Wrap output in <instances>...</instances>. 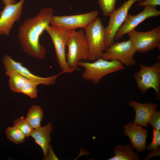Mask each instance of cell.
I'll list each match as a JSON object with an SVG mask.
<instances>
[{
  "instance_id": "cell-1",
  "label": "cell",
  "mask_w": 160,
  "mask_h": 160,
  "mask_svg": "<svg viewBox=\"0 0 160 160\" xmlns=\"http://www.w3.org/2000/svg\"><path fill=\"white\" fill-rule=\"evenodd\" d=\"M54 15L52 7L41 9L35 16L25 20L19 27L17 38L24 51L29 55L44 59L46 50L40 42V38L50 25Z\"/></svg>"
},
{
  "instance_id": "cell-2",
  "label": "cell",
  "mask_w": 160,
  "mask_h": 160,
  "mask_svg": "<svg viewBox=\"0 0 160 160\" xmlns=\"http://www.w3.org/2000/svg\"><path fill=\"white\" fill-rule=\"evenodd\" d=\"M66 46L67 63L73 71L78 69L79 61L89 60V49L84 29L71 30L68 36Z\"/></svg>"
},
{
  "instance_id": "cell-3",
  "label": "cell",
  "mask_w": 160,
  "mask_h": 160,
  "mask_svg": "<svg viewBox=\"0 0 160 160\" xmlns=\"http://www.w3.org/2000/svg\"><path fill=\"white\" fill-rule=\"evenodd\" d=\"M78 65L84 68L81 74L82 78L95 84H99L105 76L125 68L124 65L118 61L107 60L101 57L92 62L80 61Z\"/></svg>"
},
{
  "instance_id": "cell-4",
  "label": "cell",
  "mask_w": 160,
  "mask_h": 160,
  "mask_svg": "<svg viewBox=\"0 0 160 160\" xmlns=\"http://www.w3.org/2000/svg\"><path fill=\"white\" fill-rule=\"evenodd\" d=\"M85 31L89 60L94 61L101 57L106 48L105 28L100 18L97 17Z\"/></svg>"
},
{
  "instance_id": "cell-5",
  "label": "cell",
  "mask_w": 160,
  "mask_h": 160,
  "mask_svg": "<svg viewBox=\"0 0 160 160\" xmlns=\"http://www.w3.org/2000/svg\"><path fill=\"white\" fill-rule=\"evenodd\" d=\"M140 69L135 73L134 77L139 89L142 94L145 93L150 88L155 91V100L160 98V61H158L152 65L146 66L139 64Z\"/></svg>"
},
{
  "instance_id": "cell-6",
  "label": "cell",
  "mask_w": 160,
  "mask_h": 160,
  "mask_svg": "<svg viewBox=\"0 0 160 160\" xmlns=\"http://www.w3.org/2000/svg\"><path fill=\"white\" fill-rule=\"evenodd\" d=\"M137 52L134 45L129 39L127 41L114 43L106 48L101 58L117 61L127 66H133L136 64L134 56Z\"/></svg>"
},
{
  "instance_id": "cell-7",
  "label": "cell",
  "mask_w": 160,
  "mask_h": 160,
  "mask_svg": "<svg viewBox=\"0 0 160 160\" xmlns=\"http://www.w3.org/2000/svg\"><path fill=\"white\" fill-rule=\"evenodd\" d=\"M70 30L51 25L48 26L45 30L52 41L57 61L62 73L73 72L67 64L65 50L67 40Z\"/></svg>"
},
{
  "instance_id": "cell-8",
  "label": "cell",
  "mask_w": 160,
  "mask_h": 160,
  "mask_svg": "<svg viewBox=\"0 0 160 160\" xmlns=\"http://www.w3.org/2000/svg\"><path fill=\"white\" fill-rule=\"evenodd\" d=\"M98 15V11L93 10L78 15H53L50 25L69 30H75L77 28H82L85 30L97 17Z\"/></svg>"
},
{
  "instance_id": "cell-9",
  "label": "cell",
  "mask_w": 160,
  "mask_h": 160,
  "mask_svg": "<svg viewBox=\"0 0 160 160\" xmlns=\"http://www.w3.org/2000/svg\"><path fill=\"white\" fill-rule=\"evenodd\" d=\"M137 52L145 53L157 47L160 49V26L147 32L134 30L127 33Z\"/></svg>"
},
{
  "instance_id": "cell-10",
  "label": "cell",
  "mask_w": 160,
  "mask_h": 160,
  "mask_svg": "<svg viewBox=\"0 0 160 160\" xmlns=\"http://www.w3.org/2000/svg\"><path fill=\"white\" fill-rule=\"evenodd\" d=\"M144 0H127L109 16L108 26L105 28L106 48L114 43L116 34L122 25L128 14L129 10L135 2Z\"/></svg>"
},
{
  "instance_id": "cell-11",
  "label": "cell",
  "mask_w": 160,
  "mask_h": 160,
  "mask_svg": "<svg viewBox=\"0 0 160 160\" xmlns=\"http://www.w3.org/2000/svg\"><path fill=\"white\" fill-rule=\"evenodd\" d=\"M160 15V11L156 7L152 6L145 7L143 10L136 15L128 14L124 23L117 31L114 40H119L124 35L135 30L138 25L147 19Z\"/></svg>"
},
{
  "instance_id": "cell-12",
  "label": "cell",
  "mask_w": 160,
  "mask_h": 160,
  "mask_svg": "<svg viewBox=\"0 0 160 160\" xmlns=\"http://www.w3.org/2000/svg\"><path fill=\"white\" fill-rule=\"evenodd\" d=\"M2 61L6 71L17 72L28 79L36 81L40 84L46 86L52 85L55 84L58 77L62 74L61 72L48 77H41L34 74L23 66L21 63L14 60L9 55H5Z\"/></svg>"
},
{
  "instance_id": "cell-13",
  "label": "cell",
  "mask_w": 160,
  "mask_h": 160,
  "mask_svg": "<svg viewBox=\"0 0 160 160\" xmlns=\"http://www.w3.org/2000/svg\"><path fill=\"white\" fill-rule=\"evenodd\" d=\"M25 0L4 5L0 12V35L9 36L14 23L20 18Z\"/></svg>"
},
{
  "instance_id": "cell-14",
  "label": "cell",
  "mask_w": 160,
  "mask_h": 160,
  "mask_svg": "<svg viewBox=\"0 0 160 160\" xmlns=\"http://www.w3.org/2000/svg\"><path fill=\"white\" fill-rule=\"evenodd\" d=\"M124 133L129 138L131 145L137 152H143L146 149V140L148 131L142 126L128 122L124 126Z\"/></svg>"
},
{
  "instance_id": "cell-15",
  "label": "cell",
  "mask_w": 160,
  "mask_h": 160,
  "mask_svg": "<svg viewBox=\"0 0 160 160\" xmlns=\"http://www.w3.org/2000/svg\"><path fill=\"white\" fill-rule=\"evenodd\" d=\"M128 105L134 108L135 112L133 123L147 127V124L151 116L158 105V104L152 103L143 104L133 100L129 101Z\"/></svg>"
},
{
  "instance_id": "cell-16",
  "label": "cell",
  "mask_w": 160,
  "mask_h": 160,
  "mask_svg": "<svg viewBox=\"0 0 160 160\" xmlns=\"http://www.w3.org/2000/svg\"><path fill=\"white\" fill-rule=\"evenodd\" d=\"M53 130L52 124L49 122L44 127L41 126L34 129L30 135L41 148L45 157L47 155L51 140L50 134Z\"/></svg>"
},
{
  "instance_id": "cell-17",
  "label": "cell",
  "mask_w": 160,
  "mask_h": 160,
  "mask_svg": "<svg viewBox=\"0 0 160 160\" xmlns=\"http://www.w3.org/2000/svg\"><path fill=\"white\" fill-rule=\"evenodd\" d=\"M133 148L131 144L116 145L114 147V156L108 160H139L138 153L134 152Z\"/></svg>"
},
{
  "instance_id": "cell-18",
  "label": "cell",
  "mask_w": 160,
  "mask_h": 160,
  "mask_svg": "<svg viewBox=\"0 0 160 160\" xmlns=\"http://www.w3.org/2000/svg\"><path fill=\"white\" fill-rule=\"evenodd\" d=\"M43 116L41 107L37 105H33L28 110L25 119L30 126L34 129L41 126Z\"/></svg>"
},
{
  "instance_id": "cell-19",
  "label": "cell",
  "mask_w": 160,
  "mask_h": 160,
  "mask_svg": "<svg viewBox=\"0 0 160 160\" xmlns=\"http://www.w3.org/2000/svg\"><path fill=\"white\" fill-rule=\"evenodd\" d=\"M5 75L9 77V86L13 92L20 93V90L28 79L15 72L6 71Z\"/></svg>"
},
{
  "instance_id": "cell-20",
  "label": "cell",
  "mask_w": 160,
  "mask_h": 160,
  "mask_svg": "<svg viewBox=\"0 0 160 160\" xmlns=\"http://www.w3.org/2000/svg\"><path fill=\"white\" fill-rule=\"evenodd\" d=\"M5 132L7 138L16 144L23 143L26 138L23 133L15 126L7 127Z\"/></svg>"
},
{
  "instance_id": "cell-21",
  "label": "cell",
  "mask_w": 160,
  "mask_h": 160,
  "mask_svg": "<svg viewBox=\"0 0 160 160\" xmlns=\"http://www.w3.org/2000/svg\"><path fill=\"white\" fill-rule=\"evenodd\" d=\"M40 84L38 82L28 79L21 87L20 93H23L33 99L37 97V87Z\"/></svg>"
},
{
  "instance_id": "cell-22",
  "label": "cell",
  "mask_w": 160,
  "mask_h": 160,
  "mask_svg": "<svg viewBox=\"0 0 160 160\" xmlns=\"http://www.w3.org/2000/svg\"><path fill=\"white\" fill-rule=\"evenodd\" d=\"M13 125L18 128L25 135L26 138L30 136L31 132L34 129L30 126L24 117L23 116L14 120L13 123Z\"/></svg>"
},
{
  "instance_id": "cell-23",
  "label": "cell",
  "mask_w": 160,
  "mask_h": 160,
  "mask_svg": "<svg viewBox=\"0 0 160 160\" xmlns=\"http://www.w3.org/2000/svg\"><path fill=\"white\" fill-rule=\"evenodd\" d=\"M116 0H98V3L104 16H110L115 10Z\"/></svg>"
},
{
  "instance_id": "cell-24",
  "label": "cell",
  "mask_w": 160,
  "mask_h": 160,
  "mask_svg": "<svg viewBox=\"0 0 160 160\" xmlns=\"http://www.w3.org/2000/svg\"><path fill=\"white\" fill-rule=\"evenodd\" d=\"M160 145V132L153 128V137L151 143L146 148L149 151H152L159 147Z\"/></svg>"
},
{
  "instance_id": "cell-25",
  "label": "cell",
  "mask_w": 160,
  "mask_h": 160,
  "mask_svg": "<svg viewBox=\"0 0 160 160\" xmlns=\"http://www.w3.org/2000/svg\"><path fill=\"white\" fill-rule=\"evenodd\" d=\"M151 125L157 130L160 129V111L156 109L151 116L148 122Z\"/></svg>"
},
{
  "instance_id": "cell-26",
  "label": "cell",
  "mask_w": 160,
  "mask_h": 160,
  "mask_svg": "<svg viewBox=\"0 0 160 160\" xmlns=\"http://www.w3.org/2000/svg\"><path fill=\"white\" fill-rule=\"evenodd\" d=\"M160 5V0H144L140 2L137 6L138 7H145L148 6L156 7Z\"/></svg>"
},
{
  "instance_id": "cell-27",
  "label": "cell",
  "mask_w": 160,
  "mask_h": 160,
  "mask_svg": "<svg viewBox=\"0 0 160 160\" xmlns=\"http://www.w3.org/2000/svg\"><path fill=\"white\" fill-rule=\"evenodd\" d=\"M46 160L57 159V158L55 155L51 145H49L47 156L45 157Z\"/></svg>"
},
{
  "instance_id": "cell-28",
  "label": "cell",
  "mask_w": 160,
  "mask_h": 160,
  "mask_svg": "<svg viewBox=\"0 0 160 160\" xmlns=\"http://www.w3.org/2000/svg\"><path fill=\"white\" fill-rule=\"evenodd\" d=\"M153 152H151L150 154H149L147 155V157L144 159L145 160H147L150 158L152 157H153L156 156H159L160 155V147H159L157 148L154 151H152Z\"/></svg>"
},
{
  "instance_id": "cell-29",
  "label": "cell",
  "mask_w": 160,
  "mask_h": 160,
  "mask_svg": "<svg viewBox=\"0 0 160 160\" xmlns=\"http://www.w3.org/2000/svg\"><path fill=\"white\" fill-rule=\"evenodd\" d=\"M4 5L8 4H13L16 3L15 0H2Z\"/></svg>"
}]
</instances>
